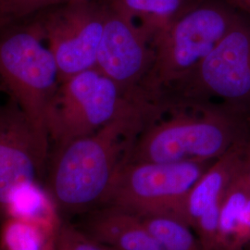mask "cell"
Here are the masks:
<instances>
[{
	"instance_id": "6da1fadb",
	"label": "cell",
	"mask_w": 250,
	"mask_h": 250,
	"mask_svg": "<svg viewBox=\"0 0 250 250\" xmlns=\"http://www.w3.org/2000/svg\"><path fill=\"white\" fill-rule=\"evenodd\" d=\"M152 109L138 105L93 134L54 146L45 187L62 219L104 206Z\"/></svg>"
},
{
	"instance_id": "7a4b0ae2",
	"label": "cell",
	"mask_w": 250,
	"mask_h": 250,
	"mask_svg": "<svg viewBox=\"0 0 250 250\" xmlns=\"http://www.w3.org/2000/svg\"><path fill=\"white\" fill-rule=\"evenodd\" d=\"M250 134V118L222 105H155L128 162L215 161Z\"/></svg>"
},
{
	"instance_id": "3957f363",
	"label": "cell",
	"mask_w": 250,
	"mask_h": 250,
	"mask_svg": "<svg viewBox=\"0 0 250 250\" xmlns=\"http://www.w3.org/2000/svg\"><path fill=\"white\" fill-rule=\"evenodd\" d=\"M240 15L215 2L194 4L152 38L151 62L138 92L155 104L161 96L193 72Z\"/></svg>"
},
{
	"instance_id": "277c9868",
	"label": "cell",
	"mask_w": 250,
	"mask_h": 250,
	"mask_svg": "<svg viewBox=\"0 0 250 250\" xmlns=\"http://www.w3.org/2000/svg\"><path fill=\"white\" fill-rule=\"evenodd\" d=\"M0 80L36 132L50 141L46 115L61 76L34 17L0 30Z\"/></svg>"
},
{
	"instance_id": "5b68a950",
	"label": "cell",
	"mask_w": 250,
	"mask_h": 250,
	"mask_svg": "<svg viewBox=\"0 0 250 250\" xmlns=\"http://www.w3.org/2000/svg\"><path fill=\"white\" fill-rule=\"evenodd\" d=\"M156 104L222 105L250 116V21L240 16L197 68Z\"/></svg>"
},
{
	"instance_id": "8992f818",
	"label": "cell",
	"mask_w": 250,
	"mask_h": 250,
	"mask_svg": "<svg viewBox=\"0 0 250 250\" xmlns=\"http://www.w3.org/2000/svg\"><path fill=\"white\" fill-rule=\"evenodd\" d=\"M148 104L93 68L62 82L47 110L50 143L93 134L133 107Z\"/></svg>"
},
{
	"instance_id": "52a82bcc",
	"label": "cell",
	"mask_w": 250,
	"mask_h": 250,
	"mask_svg": "<svg viewBox=\"0 0 250 250\" xmlns=\"http://www.w3.org/2000/svg\"><path fill=\"white\" fill-rule=\"evenodd\" d=\"M212 162H127L104 206L138 216L173 215Z\"/></svg>"
},
{
	"instance_id": "ba28073f",
	"label": "cell",
	"mask_w": 250,
	"mask_h": 250,
	"mask_svg": "<svg viewBox=\"0 0 250 250\" xmlns=\"http://www.w3.org/2000/svg\"><path fill=\"white\" fill-rule=\"evenodd\" d=\"M32 17L56 60L61 83L96 68L105 21L102 0H63Z\"/></svg>"
},
{
	"instance_id": "9c48e42d",
	"label": "cell",
	"mask_w": 250,
	"mask_h": 250,
	"mask_svg": "<svg viewBox=\"0 0 250 250\" xmlns=\"http://www.w3.org/2000/svg\"><path fill=\"white\" fill-rule=\"evenodd\" d=\"M50 141L36 132L17 103H0V218L10 195L31 183L45 184Z\"/></svg>"
},
{
	"instance_id": "30bf717a",
	"label": "cell",
	"mask_w": 250,
	"mask_h": 250,
	"mask_svg": "<svg viewBox=\"0 0 250 250\" xmlns=\"http://www.w3.org/2000/svg\"><path fill=\"white\" fill-rule=\"evenodd\" d=\"M96 68L123 89L140 98L138 88L151 62L152 38L107 0Z\"/></svg>"
},
{
	"instance_id": "8fae6325",
	"label": "cell",
	"mask_w": 250,
	"mask_h": 250,
	"mask_svg": "<svg viewBox=\"0 0 250 250\" xmlns=\"http://www.w3.org/2000/svg\"><path fill=\"white\" fill-rule=\"evenodd\" d=\"M250 135L211 163L173 214L193 228L203 250H213L221 203L232 178L243 167Z\"/></svg>"
},
{
	"instance_id": "7c38bea8",
	"label": "cell",
	"mask_w": 250,
	"mask_h": 250,
	"mask_svg": "<svg viewBox=\"0 0 250 250\" xmlns=\"http://www.w3.org/2000/svg\"><path fill=\"white\" fill-rule=\"evenodd\" d=\"M93 240L115 250H162L141 217L114 206H102L83 214L77 225Z\"/></svg>"
},
{
	"instance_id": "4fadbf2b",
	"label": "cell",
	"mask_w": 250,
	"mask_h": 250,
	"mask_svg": "<svg viewBox=\"0 0 250 250\" xmlns=\"http://www.w3.org/2000/svg\"><path fill=\"white\" fill-rule=\"evenodd\" d=\"M213 250H250V185L244 164L224 193Z\"/></svg>"
},
{
	"instance_id": "5bb4252c",
	"label": "cell",
	"mask_w": 250,
	"mask_h": 250,
	"mask_svg": "<svg viewBox=\"0 0 250 250\" xmlns=\"http://www.w3.org/2000/svg\"><path fill=\"white\" fill-rule=\"evenodd\" d=\"M18 218L58 230L63 219L43 183L17 188L9 198L5 218Z\"/></svg>"
},
{
	"instance_id": "9a60e30c",
	"label": "cell",
	"mask_w": 250,
	"mask_h": 250,
	"mask_svg": "<svg viewBox=\"0 0 250 250\" xmlns=\"http://www.w3.org/2000/svg\"><path fill=\"white\" fill-rule=\"evenodd\" d=\"M153 38L193 4L190 0H107Z\"/></svg>"
},
{
	"instance_id": "2e32d148",
	"label": "cell",
	"mask_w": 250,
	"mask_h": 250,
	"mask_svg": "<svg viewBox=\"0 0 250 250\" xmlns=\"http://www.w3.org/2000/svg\"><path fill=\"white\" fill-rule=\"evenodd\" d=\"M59 229L18 218H6L0 227V250H54Z\"/></svg>"
},
{
	"instance_id": "e0dca14e",
	"label": "cell",
	"mask_w": 250,
	"mask_h": 250,
	"mask_svg": "<svg viewBox=\"0 0 250 250\" xmlns=\"http://www.w3.org/2000/svg\"><path fill=\"white\" fill-rule=\"evenodd\" d=\"M145 227L162 250H203L196 232L170 214L140 216Z\"/></svg>"
},
{
	"instance_id": "ac0fdd59",
	"label": "cell",
	"mask_w": 250,
	"mask_h": 250,
	"mask_svg": "<svg viewBox=\"0 0 250 250\" xmlns=\"http://www.w3.org/2000/svg\"><path fill=\"white\" fill-rule=\"evenodd\" d=\"M63 0H3L0 2V30L30 18Z\"/></svg>"
},
{
	"instance_id": "d6986e66",
	"label": "cell",
	"mask_w": 250,
	"mask_h": 250,
	"mask_svg": "<svg viewBox=\"0 0 250 250\" xmlns=\"http://www.w3.org/2000/svg\"><path fill=\"white\" fill-rule=\"evenodd\" d=\"M54 250H109L93 240L77 225L63 219L57 233Z\"/></svg>"
},
{
	"instance_id": "ffe728a7",
	"label": "cell",
	"mask_w": 250,
	"mask_h": 250,
	"mask_svg": "<svg viewBox=\"0 0 250 250\" xmlns=\"http://www.w3.org/2000/svg\"><path fill=\"white\" fill-rule=\"evenodd\" d=\"M233 9H240L250 15V0H223Z\"/></svg>"
},
{
	"instance_id": "44dd1931",
	"label": "cell",
	"mask_w": 250,
	"mask_h": 250,
	"mask_svg": "<svg viewBox=\"0 0 250 250\" xmlns=\"http://www.w3.org/2000/svg\"><path fill=\"white\" fill-rule=\"evenodd\" d=\"M244 170L246 176L250 185V135L247 142L246 146V154H245V162H244Z\"/></svg>"
},
{
	"instance_id": "7402d4cb",
	"label": "cell",
	"mask_w": 250,
	"mask_h": 250,
	"mask_svg": "<svg viewBox=\"0 0 250 250\" xmlns=\"http://www.w3.org/2000/svg\"><path fill=\"white\" fill-rule=\"evenodd\" d=\"M108 250H112V249H109V248H108Z\"/></svg>"
},
{
	"instance_id": "603a6c76",
	"label": "cell",
	"mask_w": 250,
	"mask_h": 250,
	"mask_svg": "<svg viewBox=\"0 0 250 250\" xmlns=\"http://www.w3.org/2000/svg\"><path fill=\"white\" fill-rule=\"evenodd\" d=\"M1 1H3V0H0V2H1Z\"/></svg>"
},
{
	"instance_id": "cb8c5ba5",
	"label": "cell",
	"mask_w": 250,
	"mask_h": 250,
	"mask_svg": "<svg viewBox=\"0 0 250 250\" xmlns=\"http://www.w3.org/2000/svg\"></svg>"
}]
</instances>
